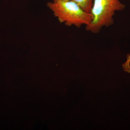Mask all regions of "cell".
Returning <instances> with one entry per match:
<instances>
[{"instance_id":"6da1fadb","label":"cell","mask_w":130,"mask_h":130,"mask_svg":"<svg viewBox=\"0 0 130 130\" xmlns=\"http://www.w3.org/2000/svg\"><path fill=\"white\" fill-rule=\"evenodd\" d=\"M47 6L60 23L67 26L80 28L88 25L92 21L91 13L85 11L72 1L48 2Z\"/></svg>"},{"instance_id":"277c9868","label":"cell","mask_w":130,"mask_h":130,"mask_svg":"<svg viewBox=\"0 0 130 130\" xmlns=\"http://www.w3.org/2000/svg\"><path fill=\"white\" fill-rule=\"evenodd\" d=\"M70 0H53V2H56L64 1H68Z\"/></svg>"},{"instance_id":"3957f363","label":"cell","mask_w":130,"mask_h":130,"mask_svg":"<svg viewBox=\"0 0 130 130\" xmlns=\"http://www.w3.org/2000/svg\"><path fill=\"white\" fill-rule=\"evenodd\" d=\"M76 3L84 11L91 13L94 0H71Z\"/></svg>"},{"instance_id":"7a4b0ae2","label":"cell","mask_w":130,"mask_h":130,"mask_svg":"<svg viewBox=\"0 0 130 130\" xmlns=\"http://www.w3.org/2000/svg\"><path fill=\"white\" fill-rule=\"evenodd\" d=\"M125 7L119 0H94L91 12L92 20L86 26L85 29L94 34L99 33L103 27L113 24L115 12L124 10Z\"/></svg>"}]
</instances>
